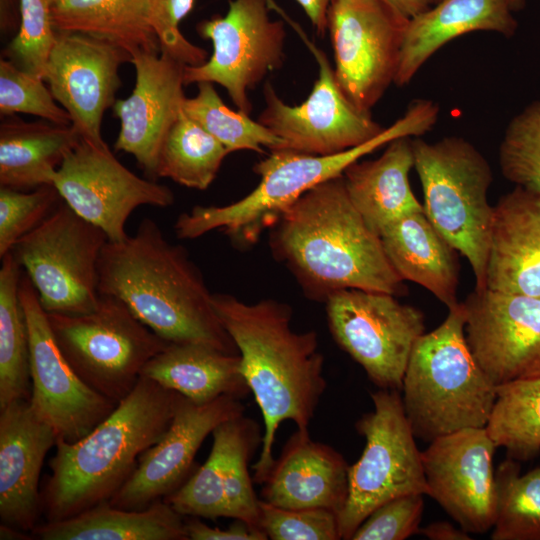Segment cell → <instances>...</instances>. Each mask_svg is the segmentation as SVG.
<instances>
[{
    "instance_id": "cell-31",
    "label": "cell",
    "mask_w": 540,
    "mask_h": 540,
    "mask_svg": "<svg viewBox=\"0 0 540 540\" xmlns=\"http://www.w3.org/2000/svg\"><path fill=\"white\" fill-rule=\"evenodd\" d=\"M50 13L56 31L105 40L131 56L161 52L151 24V0H55Z\"/></svg>"
},
{
    "instance_id": "cell-9",
    "label": "cell",
    "mask_w": 540,
    "mask_h": 540,
    "mask_svg": "<svg viewBox=\"0 0 540 540\" xmlns=\"http://www.w3.org/2000/svg\"><path fill=\"white\" fill-rule=\"evenodd\" d=\"M373 411L356 423L365 438L360 458L348 469V497L338 514L341 539L351 540L360 524L385 502L428 494L422 462L399 390L371 393Z\"/></svg>"
},
{
    "instance_id": "cell-37",
    "label": "cell",
    "mask_w": 540,
    "mask_h": 540,
    "mask_svg": "<svg viewBox=\"0 0 540 540\" xmlns=\"http://www.w3.org/2000/svg\"><path fill=\"white\" fill-rule=\"evenodd\" d=\"M502 175L540 197V98L508 123L499 146Z\"/></svg>"
},
{
    "instance_id": "cell-16",
    "label": "cell",
    "mask_w": 540,
    "mask_h": 540,
    "mask_svg": "<svg viewBox=\"0 0 540 540\" xmlns=\"http://www.w3.org/2000/svg\"><path fill=\"white\" fill-rule=\"evenodd\" d=\"M19 296L29 336L31 404L53 427L58 439L76 442L104 420L117 403L90 388L69 365L54 339L38 293L24 271Z\"/></svg>"
},
{
    "instance_id": "cell-11",
    "label": "cell",
    "mask_w": 540,
    "mask_h": 540,
    "mask_svg": "<svg viewBox=\"0 0 540 540\" xmlns=\"http://www.w3.org/2000/svg\"><path fill=\"white\" fill-rule=\"evenodd\" d=\"M332 337L379 389L399 390L412 349L425 333L421 310L396 296L343 289L325 301Z\"/></svg>"
},
{
    "instance_id": "cell-39",
    "label": "cell",
    "mask_w": 540,
    "mask_h": 540,
    "mask_svg": "<svg viewBox=\"0 0 540 540\" xmlns=\"http://www.w3.org/2000/svg\"><path fill=\"white\" fill-rule=\"evenodd\" d=\"M56 33L47 0H19V26L4 51L5 58L43 78Z\"/></svg>"
},
{
    "instance_id": "cell-41",
    "label": "cell",
    "mask_w": 540,
    "mask_h": 540,
    "mask_svg": "<svg viewBox=\"0 0 540 540\" xmlns=\"http://www.w3.org/2000/svg\"><path fill=\"white\" fill-rule=\"evenodd\" d=\"M259 528L272 540L341 539L338 515L327 509H287L259 500Z\"/></svg>"
},
{
    "instance_id": "cell-26",
    "label": "cell",
    "mask_w": 540,
    "mask_h": 540,
    "mask_svg": "<svg viewBox=\"0 0 540 540\" xmlns=\"http://www.w3.org/2000/svg\"><path fill=\"white\" fill-rule=\"evenodd\" d=\"M412 139L396 138L378 158L358 160L343 172L350 201L366 225L379 236L397 219L424 210L409 180L414 167Z\"/></svg>"
},
{
    "instance_id": "cell-20",
    "label": "cell",
    "mask_w": 540,
    "mask_h": 540,
    "mask_svg": "<svg viewBox=\"0 0 540 540\" xmlns=\"http://www.w3.org/2000/svg\"><path fill=\"white\" fill-rule=\"evenodd\" d=\"M131 55L121 47L81 33L57 31L43 79L69 113L82 139L105 145L101 134L105 111L116 102L119 69Z\"/></svg>"
},
{
    "instance_id": "cell-14",
    "label": "cell",
    "mask_w": 540,
    "mask_h": 540,
    "mask_svg": "<svg viewBox=\"0 0 540 540\" xmlns=\"http://www.w3.org/2000/svg\"><path fill=\"white\" fill-rule=\"evenodd\" d=\"M318 65L309 96L300 105L285 103L271 83L264 86L265 108L258 121L282 140L279 149L312 155H331L359 146L385 128L371 112L357 109L343 94L327 55L292 21Z\"/></svg>"
},
{
    "instance_id": "cell-34",
    "label": "cell",
    "mask_w": 540,
    "mask_h": 540,
    "mask_svg": "<svg viewBox=\"0 0 540 540\" xmlns=\"http://www.w3.org/2000/svg\"><path fill=\"white\" fill-rule=\"evenodd\" d=\"M230 151L184 111L170 128L159 151L155 178L205 190Z\"/></svg>"
},
{
    "instance_id": "cell-30",
    "label": "cell",
    "mask_w": 540,
    "mask_h": 540,
    "mask_svg": "<svg viewBox=\"0 0 540 540\" xmlns=\"http://www.w3.org/2000/svg\"><path fill=\"white\" fill-rule=\"evenodd\" d=\"M80 140L72 124L10 116L0 125V187L30 191L52 185L54 173Z\"/></svg>"
},
{
    "instance_id": "cell-33",
    "label": "cell",
    "mask_w": 540,
    "mask_h": 540,
    "mask_svg": "<svg viewBox=\"0 0 540 540\" xmlns=\"http://www.w3.org/2000/svg\"><path fill=\"white\" fill-rule=\"evenodd\" d=\"M485 429L509 458H535L540 453V376L497 385Z\"/></svg>"
},
{
    "instance_id": "cell-23",
    "label": "cell",
    "mask_w": 540,
    "mask_h": 540,
    "mask_svg": "<svg viewBox=\"0 0 540 540\" xmlns=\"http://www.w3.org/2000/svg\"><path fill=\"white\" fill-rule=\"evenodd\" d=\"M349 465L331 446L297 430L265 476L261 499L287 509H343L348 497Z\"/></svg>"
},
{
    "instance_id": "cell-3",
    "label": "cell",
    "mask_w": 540,
    "mask_h": 540,
    "mask_svg": "<svg viewBox=\"0 0 540 540\" xmlns=\"http://www.w3.org/2000/svg\"><path fill=\"white\" fill-rule=\"evenodd\" d=\"M271 229L274 255L310 299L325 302L343 289L394 296L406 292L380 236L350 201L343 175L302 194Z\"/></svg>"
},
{
    "instance_id": "cell-15",
    "label": "cell",
    "mask_w": 540,
    "mask_h": 540,
    "mask_svg": "<svg viewBox=\"0 0 540 540\" xmlns=\"http://www.w3.org/2000/svg\"><path fill=\"white\" fill-rule=\"evenodd\" d=\"M52 185L62 201L113 242L128 236L127 220L138 207L166 208L175 201L168 186L137 176L107 144L82 138L54 173Z\"/></svg>"
},
{
    "instance_id": "cell-27",
    "label": "cell",
    "mask_w": 540,
    "mask_h": 540,
    "mask_svg": "<svg viewBox=\"0 0 540 540\" xmlns=\"http://www.w3.org/2000/svg\"><path fill=\"white\" fill-rule=\"evenodd\" d=\"M380 238L402 280L424 287L448 308L459 303L457 251L434 227L424 210L397 219L383 230Z\"/></svg>"
},
{
    "instance_id": "cell-36",
    "label": "cell",
    "mask_w": 540,
    "mask_h": 540,
    "mask_svg": "<svg viewBox=\"0 0 540 540\" xmlns=\"http://www.w3.org/2000/svg\"><path fill=\"white\" fill-rule=\"evenodd\" d=\"M197 94L186 98L184 113L224 145L230 153L250 150L263 153V148L279 149L282 140L269 128L237 109L229 108L218 95L213 83H197Z\"/></svg>"
},
{
    "instance_id": "cell-40",
    "label": "cell",
    "mask_w": 540,
    "mask_h": 540,
    "mask_svg": "<svg viewBox=\"0 0 540 540\" xmlns=\"http://www.w3.org/2000/svg\"><path fill=\"white\" fill-rule=\"evenodd\" d=\"M53 185L30 191L0 187V258L35 229L61 202Z\"/></svg>"
},
{
    "instance_id": "cell-44",
    "label": "cell",
    "mask_w": 540,
    "mask_h": 540,
    "mask_svg": "<svg viewBox=\"0 0 540 540\" xmlns=\"http://www.w3.org/2000/svg\"><path fill=\"white\" fill-rule=\"evenodd\" d=\"M185 528L188 540H266L265 533L258 528L235 520L226 529L211 527L199 517L185 516Z\"/></svg>"
},
{
    "instance_id": "cell-48",
    "label": "cell",
    "mask_w": 540,
    "mask_h": 540,
    "mask_svg": "<svg viewBox=\"0 0 540 540\" xmlns=\"http://www.w3.org/2000/svg\"><path fill=\"white\" fill-rule=\"evenodd\" d=\"M19 0H0V27L2 32L18 29Z\"/></svg>"
},
{
    "instance_id": "cell-12",
    "label": "cell",
    "mask_w": 540,
    "mask_h": 540,
    "mask_svg": "<svg viewBox=\"0 0 540 540\" xmlns=\"http://www.w3.org/2000/svg\"><path fill=\"white\" fill-rule=\"evenodd\" d=\"M272 0H230L224 16L198 25L201 37L212 42L209 59L185 66L184 84L200 82L223 86L238 110L250 114L248 92L285 59L283 21L270 17Z\"/></svg>"
},
{
    "instance_id": "cell-52",
    "label": "cell",
    "mask_w": 540,
    "mask_h": 540,
    "mask_svg": "<svg viewBox=\"0 0 540 540\" xmlns=\"http://www.w3.org/2000/svg\"><path fill=\"white\" fill-rule=\"evenodd\" d=\"M439 1H440V0H433L434 4L437 3V2H439Z\"/></svg>"
},
{
    "instance_id": "cell-29",
    "label": "cell",
    "mask_w": 540,
    "mask_h": 540,
    "mask_svg": "<svg viewBox=\"0 0 540 540\" xmlns=\"http://www.w3.org/2000/svg\"><path fill=\"white\" fill-rule=\"evenodd\" d=\"M31 535L41 540H188L185 516L163 499L143 510L102 502L69 518L38 524Z\"/></svg>"
},
{
    "instance_id": "cell-18",
    "label": "cell",
    "mask_w": 540,
    "mask_h": 540,
    "mask_svg": "<svg viewBox=\"0 0 540 540\" xmlns=\"http://www.w3.org/2000/svg\"><path fill=\"white\" fill-rule=\"evenodd\" d=\"M496 449L481 427L440 436L422 451L427 495L468 533L483 534L493 527Z\"/></svg>"
},
{
    "instance_id": "cell-21",
    "label": "cell",
    "mask_w": 540,
    "mask_h": 540,
    "mask_svg": "<svg viewBox=\"0 0 540 540\" xmlns=\"http://www.w3.org/2000/svg\"><path fill=\"white\" fill-rule=\"evenodd\" d=\"M136 71L131 94L117 99L113 113L120 121L114 148L131 154L155 178L162 143L183 112L185 64L167 52H137L130 61Z\"/></svg>"
},
{
    "instance_id": "cell-51",
    "label": "cell",
    "mask_w": 540,
    "mask_h": 540,
    "mask_svg": "<svg viewBox=\"0 0 540 540\" xmlns=\"http://www.w3.org/2000/svg\"><path fill=\"white\" fill-rule=\"evenodd\" d=\"M47 1L51 4V3H52L53 1H55V0H47Z\"/></svg>"
},
{
    "instance_id": "cell-4",
    "label": "cell",
    "mask_w": 540,
    "mask_h": 540,
    "mask_svg": "<svg viewBox=\"0 0 540 540\" xmlns=\"http://www.w3.org/2000/svg\"><path fill=\"white\" fill-rule=\"evenodd\" d=\"M181 394L140 377L133 390L87 435L58 439L51 474L41 490L42 513L58 521L109 501L134 472L140 455L157 443Z\"/></svg>"
},
{
    "instance_id": "cell-28",
    "label": "cell",
    "mask_w": 540,
    "mask_h": 540,
    "mask_svg": "<svg viewBox=\"0 0 540 540\" xmlns=\"http://www.w3.org/2000/svg\"><path fill=\"white\" fill-rule=\"evenodd\" d=\"M140 377L196 403L222 396L243 399L251 392L242 372L240 354L200 344L168 343L145 365Z\"/></svg>"
},
{
    "instance_id": "cell-17",
    "label": "cell",
    "mask_w": 540,
    "mask_h": 540,
    "mask_svg": "<svg viewBox=\"0 0 540 540\" xmlns=\"http://www.w3.org/2000/svg\"><path fill=\"white\" fill-rule=\"evenodd\" d=\"M462 303L468 346L495 386L540 376V296L475 288Z\"/></svg>"
},
{
    "instance_id": "cell-47",
    "label": "cell",
    "mask_w": 540,
    "mask_h": 540,
    "mask_svg": "<svg viewBox=\"0 0 540 540\" xmlns=\"http://www.w3.org/2000/svg\"><path fill=\"white\" fill-rule=\"evenodd\" d=\"M390 6L403 18L409 20L417 14L427 10L433 0H380Z\"/></svg>"
},
{
    "instance_id": "cell-19",
    "label": "cell",
    "mask_w": 540,
    "mask_h": 540,
    "mask_svg": "<svg viewBox=\"0 0 540 540\" xmlns=\"http://www.w3.org/2000/svg\"><path fill=\"white\" fill-rule=\"evenodd\" d=\"M244 411L241 399L232 396L196 403L181 395L170 426L140 455L134 472L109 503L143 510L176 491L194 471L196 453L206 437Z\"/></svg>"
},
{
    "instance_id": "cell-32",
    "label": "cell",
    "mask_w": 540,
    "mask_h": 540,
    "mask_svg": "<svg viewBox=\"0 0 540 540\" xmlns=\"http://www.w3.org/2000/svg\"><path fill=\"white\" fill-rule=\"evenodd\" d=\"M23 269L12 252L0 268V409L31 397L29 336L19 296Z\"/></svg>"
},
{
    "instance_id": "cell-10",
    "label": "cell",
    "mask_w": 540,
    "mask_h": 540,
    "mask_svg": "<svg viewBox=\"0 0 540 540\" xmlns=\"http://www.w3.org/2000/svg\"><path fill=\"white\" fill-rule=\"evenodd\" d=\"M107 241L62 201L11 252L47 313L82 314L98 305V263Z\"/></svg>"
},
{
    "instance_id": "cell-6",
    "label": "cell",
    "mask_w": 540,
    "mask_h": 540,
    "mask_svg": "<svg viewBox=\"0 0 540 540\" xmlns=\"http://www.w3.org/2000/svg\"><path fill=\"white\" fill-rule=\"evenodd\" d=\"M462 302L416 341L403 378L402 401L416 438L426 442L465 428L485 427L496 386L474 358Z\"/></svg>"
},
{
    "instance_id": "cell-2",
    "label": "cell",
    "mask_w": 540,
    "mask_h": 540,
    "mask_svg": "<svg viewBox=\"0 0 540 540\" xmlns=\"http://www.w3.org/2000/svg\"><path fill=\"white\" fill-rule=\"evenodd\" d=\"M98 290L123 302L168 343L239 351L221 324L213 293L188 251L144 218L124 240L107 241L98 263Z\"/></svg>"
},
{
    "instance_id": "cell-38",
    "label": "cell",
    "mask_w": 540,
    "mask_h": 540,
    "mask_svg": "<svg viewBox=\"0 0 540 540\" xmlns=\"http://www.w3.org/2000/svg\"><path fill=\"white\" fill-rule=\"evenodd\" d=\"M45 80L16 66L7 58L0 60V114H30L42 120L71 125L69 113L56 101Z\"/></svg>"
},
{
    "instance_id": "cell-7",
    "label": "cell",
    "mask_w": 540,
    "mask_h": 540,
    "mask_svg": "<svg viewBox=\"0 0 540 540\" xmlns=\"http://www.w3.org/2000/svg\"><path fill=\"white\" fill-rule=\"evenodd\" d=\"M414 168L424 194V212L439 233L470 264L477 289H484L493 220L488 201L491 167L462 137L435 142L413 137Z\"/></svg>"
},
{
    "instance_id": "cell-46",
    "label": "cell",
    "mask_w": 540,
    "mask_h": 540,
    "mask_svg": "<svg viewBox=\"0 0 540 540\" xmlns=\"http://www.w3.org/2000/svg\"><path fill=\"white\" fill-rule=\"evenodd\" d=\"M333 0H296L320 35L327 30V12Z\"/></svg>"
},
{
    "instance_id": "cell-25",
    "label": "cell",
    "mask_w": 540,
    "mask_h": 540,
    "mask_svg": "<svg viewBox=\"0 0 540 540\" xmlns=\"http://www.w3.org/2000/svg\"><path fill=\"white\" fill-rule=\"evenodd\" d=\"M516 29L504 0H440L407 21L394 84L408 85L438 49L461 35L491 31L511 37Z\"/></svg>"
},
{
    "instance_id": "cell-24",
    "label": "cell",
    "mask_w": 540,
    "mask_h": 540,
    "mask_svg": "<svg viewBox=\"0 0 540 540\" xmlns=\"http://www.w3.org/2000/svg\"><path fill=\"white\" fill-rule=\"evenodd\" d=\"M485 286L540 296V197L521 187L493 206Z\"/></svg>"
},
{
    "instance_id": "cell-49",
    "label": "cell",
    "mask_w": 540,
    "mask_h": 540,
    "mask_svg": "<svg viewBox=\"0 0 540 540\" xmlns=\"http://www.w3.org/2000/svg\"><path fill=\"white\" fill-rule=\"evenodd\" d=\"M29 536H32V535L31 534L28 535L25 531H22V530H19L10 526H6L4 524H1L0 526V539L2 540L3 539L4 540L6 539H12V540L31 539L32 537H29Z\"/></svg>"
},
{
    "instance_id": "cell-8",
    "label": "cell",
    "mask_w": 540,
    "mask_h": 540,
    "mask_svg": "<svg viewBox=\"0 0 540 540\" xmlns=\"http://www.w3.org/2000/svg\"><path fill=\"white\" fill-rule=\"evenodd\" d=\"M47 316L54 339L75 373L117 404L136 386L145 365L168 345L109 295L100 294L90 312Z\"/></svg>"
},
{
    "instance_id": "cell-43",
    "label": "cell",
    "mask_w": 540,
    "mask_h": 540,
    "mask_svg": "<svg viewBox=\"0 0 540 540\" xmlns=\"http://www.w3.org/2000/svg\"><path fill=\"white\" fill-rule=\"evenodd\" d=\"M195 0H151V24L158 36L161 51L167 52L188 66L207 60V51L194 45L179 29L190 13Z\"/></svg>"
},
{
    "instance_id": "cell-35",
    "label": "cell",
    "mask_w": 540,
    "mask_h": 540,
    "mask_svg": "<svg viewBox=\"0 0 540 540\" xmlns=\"http://www.w3.org/2000/svg\"><path fill=\"white\" fill-rule=\"evenodd\" d=\"M493 540H540V466L521 474L507 457L495 470Z\"/></svg>"
},
{
    "instance_id": "cell-1",
    "label": "cell",
    "mask_w": 540,
    "mask_h": 540,
    "mask_svg": "<svg viewBox=\"0 0 540 540\" xmlns=\"http://www.w3.org/2000/svg\"><path fill=\"white\" fill-rule=\"evenodd\" d=\"M212 302L239 351L243 375L262 413L261 452L252 467L253 481L261 484L275 461L273 445L281 423L290 420L297 430L309 432L326 390L318 334L293 330L291 307L277 300L247 303L214 293Z\"/></svg>"
},
{
    "instance_id": "cell-5",
    "label": "cell",
    "mask_w": 540,
    "mask_h": 540,
    "mask_svg": "<svg viewBox=\"0 0 540 540\" xmlns=\"http://www.w3.org/2000/svg\"><path fill=\"white\" fill-rule=\"evenodd\" d=\"M439 106L428 99L413 100L405 113L375 138L354 148L312 155L287 149L271 150L253 171L259 184L240 200L223 206H194L178 216L174 230L179 239H196L211 231L223 232L237 247L256 243L271 229L283 210L314 186L343 175L365 155L403 137H420L437 123Z\"/></svg>"
},
{
    "instance_id": "cell-22",
    "label": "cell",
    "mask_w": 540,
    "mask_h": 540,
    "mask_svg": "<svg viewBox=\"0 0 540 540\" xmlns=\"http://www.w3.org/2000/svg\"><path fill=\"white\" fill-rule=\"evenodd\" d=\"M58 435L30 398L0 409L1 524L32 532L42 514L39 476Z\"/></svg>"
},
{
    "instance_id": "cell-13",
    "label": "cell",
    "mask_w": 540,
    "mask_h": 540,
    "mask_svg": "<svg viewBox=\"0 0 540 540\" xmlns=\"http://www.w3.org/2000/svg\"><path fill=\"white\" fill-rule=\"evenodd\" d=\"M407 19L380 0H333L327 30L336 81L359 110L370 112L394 83Z\"/></svg>"
},
{
    "instance_id": "cell-50",
    "label": "cell",
    "mask_w": 540,
    "mask_h": 540,
    "mask_svg": "<svg viewBox=\"0 0 540 540\" xmlns=\"http://www.w3.org/2000/svg\"><path fill=\"white\" fill-rule=\"evenodd\" d=\"M513 11L520 10L525 5V0H504Z\"/></svg>"
},
{
    "instance_id": "cell-45",
    "label": "cell",
    "mask_w": 540,
    "mask_h": 540,
    "mask_svg": "<svg viewBox=\"0 0 540 540\" xmlns=\"http://www.w3.org/2000/svg\"><path fill=\"white\" fill-rule=\"evenodd\" d=\"M418 534H422L430 540H470L471 537L465 530L458 529L447 521H436L420 528Z\"/></svg>"
},
{
    "instance_id": "cell-42",
    "label": "cell",
    "mask_w": 540,
    "mask_h": 540,
    "mask_svg": "<svg viewBox=\"0 0 540 540\" xmlns=\"http://www.w3.org/2000/svg\"><path fill=\"white\" fill-rule=\"evenodd\" d=\"M423 494H408L377 507L360 524L351 540H403L418 534Z\"/></svg>"
}]
</instances>
